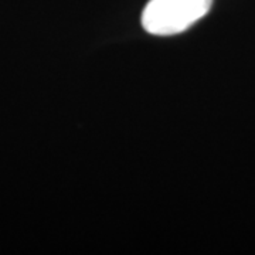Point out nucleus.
<instances>
[{
  "label": "nucleus",
  "instance_id": "f257e3e1",
  "mask_svg": "<svg viewBox=\"0 0 255 255\" xmlns=\"http://www.w3.org/2000/svg\"><path fill=\"white\" fill-rule=\"evenodd\" d=\"M213 0H150L142 13V26L156 36L182 33L209 13Z\"/></svg>",
  "mask_w": 255,
  "mask_h": 255
}]
</instances>
